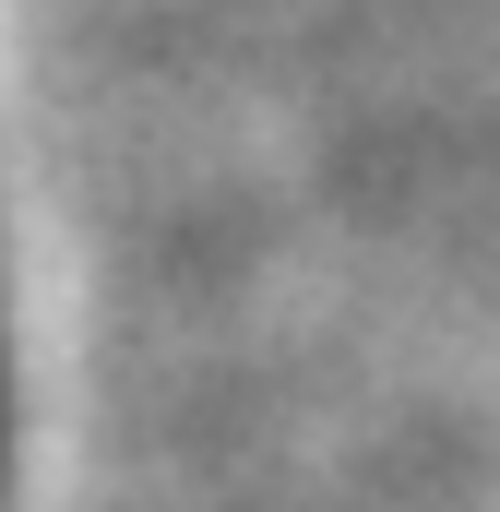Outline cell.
Returning <instances> with one entry per match:
<instances>
[{"label":"cell","mask_w":500,"mask_h":512,"mask_svg":"<svg viewBox=\"0 0 500 512\" xmlns=\"http://www.w3.org/2000/svg\"><path fill=\"white\" fill-rule=\"evenodd\" d=\"M0 477H12V370H0Z\"/></svg>","instance_id":"cell-1"}]
</instances>
